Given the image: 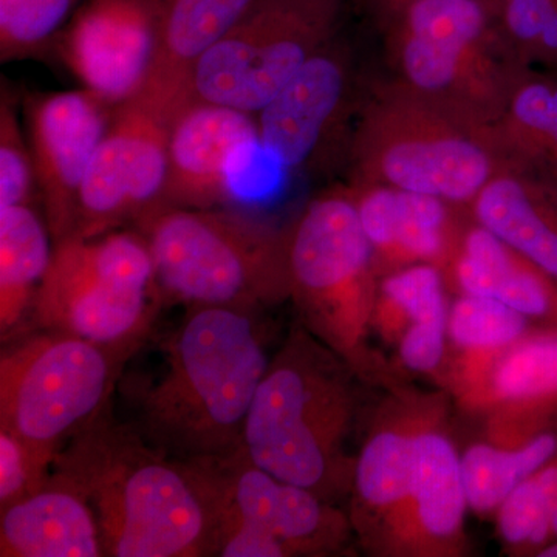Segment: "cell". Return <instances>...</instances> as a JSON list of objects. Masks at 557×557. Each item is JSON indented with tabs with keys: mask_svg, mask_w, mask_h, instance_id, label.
<instances>
[{
	"mask_svg": "<svg viewBox=\"0 0 557 557\" xmlns=\"http://www.w3.org/2000/svg\"><path fill=\"white\" fill-rule=\"evenodd\" d=\"M51 474L89 502L104 556H209L211 518L193 465L116 421L109 405L65 443Z\"/></svg>",
	"mask_w": 557,
	"mask_h": 557,
	"instance_id": "6da1fadb",
	"label": "cell"
},
{
	"mask_svg": "<svg viewBox=\"0 0 557 557\" xmlns=\"http://www.w3.org/2000/svg\"><path fill=\"white\" fill-rule=\"evenodd\" d=\"M256 311L193 307L166 344V369L143 388L141 434L182 460L242 449L245 421L270 364Z\"/></svg>",
	"mask_w": 557,
	"mask_h": 557,
	"instance_id": "7a4b0ae2",
	"label": "cell"
},
{
	"mask_svg": "<svg viewBox=\"0 0 557 557\" xmlns=\"http://www.w3.org/2000/svg\"><path fill=\"white\" fill-rule=\"evenodd\" d=\"M357 372L306 327L270 359L245 421L242 449L274 478L332 502L350 493L346 454Z\"/></svg>",
	"mask_w": 557,
	"mask_h": 557,
	"instance_id": "3957f363",
	"label": "cell"
},
{
	"mask_svg": "<svg viewBox=\"0 0 557 557\" xmlns=\"http://www.w3.org/2000/svg\"><path fill=\"white\" fill-rule=\"evenodd\" d=\"M135 225L161 300L256 311L289 296L287 242L247 215L160 205Z\"/></svg>",
	"mask_w": 557,
	"mask_h": 557,
	"instance_id": "277c9868",
	"label": "cell"
},
{
	"mask_svg": "<svg viewBox=\"0 0 557 557\" xmlns=\"http://www.w3.org/2000/svg\"><path fill=\"white\" fill-rule=\"evenodd\" d=\"M289 296L304 327L357 372H375L369 348L376 287L373 247L357 201L324 196L304 209L287 239Z\"/></svg>",
	"mask_w": 557,
	"mask_h": 557,
	"instance_id": "5b68a950",
	"label": "cell"
},
{
	"mask_svg": "<svg viewBox=\"0 0 557 557\" xmlns=\"http://www.w3.org/2000/svg\"><path fill=\"white\" fill-rule=\"evenodd\" d=\"M160 300L145 237L115 230L53 244L33 317L44 330L129 355L148 332Z\"/></svg>",
	"mask_w": 557,
	"mask_h": 557,
	"instance_id": "8992f818",
	"label": "cell"
},
{
	"mask_svg": "<svg viewBox=\"0 0 557 557\" xmlns=\"http://www.w3.org/2000/svg\"><path fill=\"white\" fill-rule=\"evenodd\" d=\"M188 461L211 518L209 556H330L343 552L355 533L332 502L274 478L244 449Z\"/></svg>",
	"mask_w": 557,
	"mask_h": 557,
	"instance_id": "52a82bcc",
	"label": "cell"
},
{
	"mask_svg": "<svg viewBox=\"0 0 557 557\" xmlns=\"http://www.w3.org/2000/svg\"><path fill=\"white\" fill-rule=\"evenodd\" d=\"M123 357L50 330L16 341L0 357V428L54 460L109 405Z\"/></svg>",
	"mask_w": 557,
	"mask_h": 557,
	"instance_id": "ba28073f",
	"label": "cell"
},
{
	"mask_svg": "<svg viewBox=\"0 0 557 557\" xmlns=\"http://www.w3.org/2000/svg\"><path fill=\"white\" fill-rule=\"evenodd\" d=\"M333 13V0H256L194 65L186 104L259 113L317 53Z\"/></svg>",
	"mask_w": 557,
	"mask_h": 557,
	"instance_id": "9c48e42d",
	"label": "cell"
},
{
	"mask_svg": "<svg viewBox=\"0 0 557 557\" xmlns=\"http://www.w3.org/2000/svg\"><path fill=\"white\" fill-rule=\"evenodd\" d=\"M168 123L137 101L116 108L79 190L72 236H102L163 205Z\"/></svg>",
	"mask_w": 557,
	"mask_h": 557,
	"instance_id": "30bf717a",
	"label": "cell"
},
{
	"mask_svg": "<svg viewBox=\"0 0 557 557\" xmlns=\"http://www.w3.org/2000/svg\"><path fill=\"white\" fill-rule=\"evenodd\" d=\"M445 399L417 435L408 494L366 545L379 555L454 557L467 549L460 453L445 428Z\"/></svg>",
	"mask_w": 557,
	"mask_h": 557,
	"instance_id": "8fae6325",
	"label": "cell"
},
{
	"mask_svg": "<svg viewBox=\"0 0 557 557\" xmlns=\"http://www.w3.org/2000/svg\"><path fill=\"white\" fill-rule=\"evenodd\" d=\"M160 30V0H84L62 49L84 87L119 108L145 89Z\"/></svg>",
	"mask_w": 557,
	"mask_h": 557,
	"instance_id": "7c38bea8",
	"label": "cell"
},
{
	"mask_svg": "<svg viewBox=\"0 0 557 557\" xmlns=\"http://www.w3.org/2000/svg\"><path fill=\"white\" fill-rule=\"evenodd\" d=\"M260 152L259 124L252 113L188 102L168 124L163 205L214 208L236 190Z\"/></svg>",
	"mask_w": 557,
	"mask_h": 557,
	"instance_id": "4fadbf2b",
	"label": "cell"
},
{
	"mask_svg": "<svg viewBox=\"0 0 557 557\" xmlns=\"http://www.w3.org/2000/svg\"><path fill=\"white\" fill-rule=\"evenodd\" d=\"M108 106L87 89L28 98V145L53 244L75 233L81 185L112 119Z\"/></svg>",
	"mask_w": 557,
	"mask_h": 557,
	"instance_id": "5bb4252c",
	"label": "cell"
},
{
	"mask_svg": "<svg viewBox=\"0 0 557 557\" xmlns=\"http://www.w3.org/2000/svg\"><path fill=\"white\" fill-rule=\"evenodd\" d=\"M443 399L442 395L399 392L376 416L355 458L350 490L348 518L364 547L408 494L418 432Z\"/></svg>",
	"mask_w": 557,
	"mask_h": 557,
	"instance_id": "9a60e30c",
	"label": "cell"
},
{
	"mask_svg": "<svg viewBox=\"0 0 557 557\" xmlns=\"http://www.w3.org/2000/svg\"><path fill=\"white\" fill-rule=\"evenodd\" d=\"M159 50L135 101L170 124L186 104L197 61L244 16L256 0H160Z\"/></svg>",
	"mask_w": 557,
	"mask_h": 557,
	"instance_id": "2e32d148",
	"label": "cell"
},
{
	"mask_svg": "<svg viewBox=\"0 0 557 557\" xmlns=\"http://www.w3.org/2000/svg\"><path fill=\"white\" fill-rule=\"evenodd\" d=\"M507 417L516 446L557 420V324H536L497 359L471 405Z\"/></svg>",
	"mask_w": 557,
	"mask_h": 557,
	"instance_id": "e0dca14e",
	"label": "cell"
},
{
	"mask_svg": "<svg viewBox=\"0 0 557 557\" xmlns=\"http://www.w3.org/2000/svg\"><path fill=\"white\" fill-rule=\"evenodd\" d=\"M346 76L335 58L314 53L258 113L260 146L282 170H296L313 156L338 112Z\"/></svg>",
	"mask_w": 557,
	"mask_h": 557,
	"instance_id": "ac0fdd59",
	"label": "cell"
},
{
	"mask_svg": "<svg viewBox=\"0 0 557 557\" xmlns=\"http://www.w3.org/2000/svg\"><path fill=\"white\" fill-rule=\"evenodd\" d=\"M2 557H101L100 527L83 494L50 475L35 493L0 508Z\"/></svg>",
	"mask_w": 557,
	"mask_h": 557,
	"instance_id": "d6986e66",
	"label": "cell"
},
{
	"mask_svg": "<svg viewBox=\"0 0 557 557\" xmlns=\"http://www.w3.org/2000/svg\"><path fill=\"white\" fill-rule=\"evenodd\" d=\"M454 273L465 295L500 300L536 324H557V282L483 226L468 231Z\"/></svg>",
	"mask_w": 557,
	"mask_h": 557,
	"instance_id": "ffe728a7",
	"label": "cell"
},
{
	"mask_svg": "<svg viewBox=\"0 0 557 557\" xmlns=\"http://www.w3.org/2000/svg\"><path fill=\"white\" fill-rule=\"evenodd\" d=\"M403 65L421 90L446 89L461 57L482 35L485 11L478 0H410Z\"/></svg>",
	"mask_w": 557,
	"mask_h": 557,
	"instance_id": "44dd1931",
	"label": "cell"
},
{
	"mask_svg": "<svg viewBox=\"0 0 557 557\" xmlns=\"http://www.w3.org/2000/svg\"><path fill=\"white\" fill-rule=\"evenodd\" d=\"M381 174L395 188L467 201L490 182L491 161L467 138L403 139L384 150Z\"/></svg>",
	"mask_w": 557,
	"mask_h": 557,
	"instance_id": "7402d4cb",
	"label": "cell"
},
{
	"mask_svg": "<svg viewBox=\"0 0 557 557\" xmlns=\"http://www.w3.org/2000/svg\"><path fill=\"white\" fill-rule=\"evenodd\" d=\"M534 325L500 300L463 293L449 304L450 384L461 401L471 405L497 359Z\"/></svg>",
	"mask_w": 557,
	"mask_h": 557,
	"instance_id": "603a6c76",
	"label": "cell"
},
{
	"mask_svg": "<svg viewBox=\"0 0 557 557\" xmlns=\"http://www.w3.org/2000/svg\"><path fill=\"white\" fill-rule=\"evenodd\" d=\"M475 218L557 282V196L515 177L491 178L474 199Z\"/></svg>",
	"mask_w": 557,
	"mask_h": 557,
	"instance_id": "cb8c5ba5",
	"label": "cell"
},
{
	"mask_svg": "<svg viewBox=\"0 0 557 557\" xmlns=\"http://www.w3.org/2000/svg\"><path fill=\"white\" fill-rule=\"evenodd\" d=\"M357 207L373 255L381 251L412 265L432 263L445 252V200L392 186L369 190Z\"/></svg>",
	"mask_w": 557,
	"mask_h": 557,
	"instance_id": "d4e9b609",
	"label": "cell"
},
{
	"mask_svg": "<svg viewBox=\"0 0 557 557\" xmlns=\"http://www.w3.org/2000/svg\"><path fill=\"white\" fill-rule=\"evenodd\" d=\"M51 234L30 205L0 208V332L20 335L50 267Z\"/></svg>",
	"mask_w": 557,
	"mask_h": 557,
	"instance_id": "484cf974",
	"label": "cell"
},
{
	"mask_svg": "<svg viewBox=\"0 0 557 557\" xmlns=\"http://www.w3.org/2000/svg\"><path fill=\"white\" fill-rule=\"evenodd\" d=\"M557 456V420L516 446L474 443L460 454L469 511L494 516L505 498Z\"/></svg>",
	"mask_w": 557,
	"mask_h": 557,
	"instance_id": "4316f807",
	"label": "cell"
},
{
	"mask_svg": "<svg viewBox=\"0 0 557 557\" xmlns=\"http://www.w3.org/2000/svg\"><path fill=\"white\" fill-rule=\"evenodd\" d=\"M443 276L434 263H412L388 274L376 293L372 332L384 343L397 346L401 336L417 325L448 321Z\"/></svg>",
	"mask_w": 557,
	"mask_h": 557,
	"instance_id": "83f0119b",
	"label": "cell"
},
{
	"mask_svg": "<svg viewBox=\"0 0 557 557\" xmlns=\"http://www.w3.org/2000/svg\"><path fill=\"white\" fill-rule=\"evenodd\" d=\"M557 505V456L534 472L498 507L494 519L498 537L515 555L537 556L552 541Z\"/></svg>",
	"mask_w": 557,
	"mask_h": 557,
	"instance_id": "f1b7e54d",
	"label": "cell"
},
{
	"mask_svg": "<svg viewBox=\"0 0 557 557\" xmlns=\"http://www.w3.org/2000/svg\"><path fill=\"white\" fill-rule=\"evenodd\" d=\"M511 110L530 156L541 170V185L557 196V81L523 84Z\"/></svg>",
	"mask_w": 557,
	"mask_h": 557,
	"instance_id": "f546056e",
	"label": "cell"
},
{
	"mask_svg": "<svg viewBox=\"0 0 557 557\" xmlns=\"http://www.w3.org/2000/svg\"><path fill=\"white\" fill-rule=\"evenodd\" d=\"M84 0H17L0 11L2 60L17 58L44 46Z\"/></svg>",
	"mask_w": 557,
	"mask_h": 557,
	"instance_id": "4dcf8cb0",
	"label": "cell"
},
{
	"mask_svg": "<svg viewBox=\"0 0 557 557\" xmlns=\"http://www.w3.org/2000/svg\"><path fill=\"white\" fill-rule=\"evenodd\" d=\"M36 183L30 145L22 135L10 94L0 102V208L30 205Z\"/></svg>",
	"mask_w": 557,
	"mask_h": 557,
	"instance_id": "1f68e13d",
	"label": "cell"
},
{
	"mask_svg": "<svg viewBox=\"0 0 557 557\" xmlns=\"http://www.w3.org/2000/svg\"><path fill=\"white\" fill-rule=\"evenodd\" d=\"M53 458L0 428V508L35 493L49 482Z\"/></svg>",
	"mask_w": 557,
	"mask_h": 557,
	"instance_id": "d6a6232c",
	"label": "cell"
},
{
	"mask_svg": "<svg viewBox=\"0 0 557 557\" xmlns=\"http://www.w3.org/2000/svg\"><path fill=\"white\" fill-rule=\"evenodd\" d=\"M505 22L527 50L557 64V0H505Z\"/></svg>",
	"mask_w": 557,
	"mask_h": 557,
	"instance_id": "836d02e7",
	"label": "cell"
},
{
	"mask_svg": "<svg viewBox=\"0 0 557 557\" xmlns=\"http://www.w3.org/2000/svg\"><path fill=\"white\" fill-rule=\"evenodd\" d=\"M537 557H557V539H552L544 548H541Z\"/></svg>",
	"mask_w": 557,
	"mask_h": 557,
	"instance_id": "e575fe53",
	"label": "cell"
},
{
	"mask_svg": "<svg viewBox=\"0 0 557 557\" xmlns=\"http://www.w3.org/2000/svg\"><path fill=\"white\" fill-rule=\"evenodd\" d=\"M552 539H557V505L552 519Z\"/></svg>",
	"mask_w": 557,
	"mask_h": 557,
	"instance_id": "d590c367",
	"label": "cell"
},
{
	"mask_svg": "<svg viewBox=\"0 0 557 557\" xmlns=\"http://www.w3.org/2000/svg\"><path fill=\"white\" fill-rule=\"evenodd\" d=\"M17 0H0V11L9 10L13 3H16Z\"/></svg>",
	"mask_w": 557,
	"mask_h": 557,
	"instance_id": "8d00e7d4",
	"label": "cell"
}]
</instances>
